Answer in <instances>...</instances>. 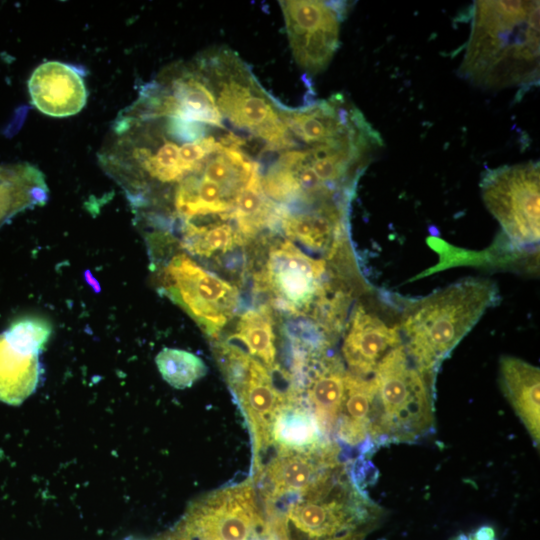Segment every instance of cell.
Segmentation results:
<instances>
[{"mask_svg": "<svg viewBox=\"0 0 540 540\" xmlns=\"http://www.w3.org/2000/svg\"><path fill=\"white\" fill-rule=\"evenodd\" d=\"M462 75L484 88L539 78V1H475Z\"/></svg>", "mask_w": 540, "mask_h": 540, "instance_id": "obj_1", "label": "cell"}, {"mask_svg": "<svg viewBox=\"0 0 540 540\" xmlns=\"http://www.w3.org/2000/svg\"><path fill=\"white\" fill-rule=\"evenodd\" d=\"M497 301L498 290L493 281L472 277L410 302L398 326L412 361L432 376L441 361Z\"/></svg>", "mask_w": 540, "mask_h": 540, "instance_id": "obj_2", "label": "cell"}, {"mask_svg": "<svg viewBox=\"0 0 540 540\" xmlns=\"http://www.w3.org/2000/svg\"><path fill=\"white\" fill-rule=\"evenodd\" d=\"M372 376L377 385L380 440L410 442L432 431V376L415 365L403 343L379 362Z\"/></svg>", "mask_w": 540, "mask_h": 540, "instance_id": "obj_3", "label": "cell"}, {"mask_svg": "<svg viewBox=\"0 0 540 540\" xmlns=\"http://www.w3.org/2000/svg\"><path fill=\"white\" fill-rule=\"evenodd\" d=\"M177 529L191 540H271L280 534L262 510L251 480L200 498Z\"/></svg>", "mask_w": 540, "mask_h": 540, "instance_id": "obj_4", "label": "cell"}, {"mask_svg": "<svg viewBox=\"0 0 540 540\" xmlns=\"http://www.w3.org/2000/svg\"><path fill=\"white\" fill-rule=\"evenodd\" d=\"M488 210L511 244L532 247L540 238V169L538 162L489 169L480 183Z\"/></svg>", "mask_w": 540, "mask_h": 540, "instance_id": "obj_5", "label": "cell"}, {"mask_svg": "<svg viewBox=\"0 0 540 540\" xmlns=\"http://www.w3.org/2000/svg\"><path fill=\"white\" fill-rule=\"evenodd\" d=\"M162 287L165 294L212 338L218 337L238 306L235 286L184 253L172 257L164 267Z\"/></svg>", "mask_w": 540, "mask_h": 540, "instance_id": "obj_6", "label": "cell"}, {"mask_svg": "<svg viewBox=\"0 0 540 540\" xmlns=\"http://www.w3.org/2000/svg\"><path fill=\"white\" fill-rule=\"evenodd\" d=\"M339 448L331 441L306 451L278 450L266 466H260L256 479L266 507L288 495L300 498L321 496L343 477Z\"/></svg>", "mask_w": 540, "mask_h": 540, "instance_id": "obj_7", "label": "cell"}, {"mask_svg": "<svg viewBox=\"0 0 540 540\" xmlns=\"http://www.w3.org/2000/svg\"><path fill=\"white\" fill-rule=\"evenodd\" d=\"M325 273V261L313 259L285 241L271 249L258 285L288 312L303 315L315 308V313L327 315L337 297L329 298Z\"/></svg>", "mask_w": 540, "mask_h": 540, "instance_id": "obj_8", "label": "cell"}, {"mask_svg": "<svg viewBox=\"0 0 540 540\" xmlns=\"http://www.w3.org/2000/svg\"><path fill=\"white\" fill-rule=\"evenodd\" d=\"M270 515L278 518L285 529L292 527L299 539L327 540L351 530L366 528V524L375 519L376 509L348 479L342 478L327 493L294 499L284 513Z\"/></svg>", "mask_w": 540, "mask_h": 540, "instance_id": "obj_9", "label": "cell"}, {"mask_svg": "<svg viewBox=\"0 0 540 540\" xmlns=\"http://www.w3.org/2000/svg\"><path fill=\"white\" fill-rule=\"evenodd\" d=\"M217 357L252 432L255 456L270 444V429L289 392L276 387L270 369L241 349L221 343Z\"/></svg>", "mask_w": 540, "mask_h": 540, "instance_id": "obj_10", "label": "cell"}, {"mask_svg": "<svg viewBox=\"0 0 540 540\" xmlns=\"http://www.w3.org/2000/svg\"><path fill=\"white\" fill-rule=\"evenodd\" d=\"M279 3L296 62L312 74L321 72L339 46L344 4L317 0Z\"/></svg>", "mask_w": 540, "mask_h": 540, "instance_id": "obj_11", "label": "cell"}, {"mask_svg": "<svg viewBox=\"0 0 540 540\" xmlns=\"http://www.w3.org/2000/svg\"><path fill=\"white\" fill-rule=\"evenodd\" d=\"M402 342L398 325L388 324L359 304L349 319L342 353L351 373L368 377L373 375L379 362Z\"/></svg>", "mask_w": 540, "mask_h": 540, "instance_id": "obj_12", "label": "cell"}, {"mask_svg": "<svg viewBox=\"0 0 540 540\" xmlns=\"http://www.w3.org/2000/svg\"><path fill=\"white\" fill-rule=\"evenodd\" d=\"M33 105L51 117H68L79 113L85 106L87 91L79 70L60 61L40 64L28 80Z\"/></svg>", "mask_w": 540, "mask_h": 540, "instance_id": "obj_13", "label": "cell"}, {"mask_svg": "<svg viewBox=\"0 0 540 540\" xmlns=\"http://www.w3.org/2000/svg\"><path fill=\"white\" fill-rule=\"evenodd\" d=\"M379 416L373 376L346 372L343 401L334 431L336 437L351 447L360 446L368 439L380 441Z\"/></svg>", "mask_w": 540, "mask_h": 540, "instance_id": "obj_14", "label": "cell"}, {"mask_svg": "<svg viewBox=\"0 0 540 540\" xmlns=\"http://www.w3.org/2000/svg\"><path fill=\"white\" fill-rule=\"evenodd\" d=\"M310 362L306 400L322 435L334 434L339 417L346 371L338 358L319 355Z\"/></svg>", "mask_w": 540, "mask_h": 540, "instance_id": "obj_15", "label": "cell"}, {"mask_svg": "<svg viewBox=\"0 0 540 540\" xmlns=\"http://www.w3.org/2000/svg\"><path fill=\"white\" fill-rule=\"evenodd\" d=\"M500 382L504 395L529 432L534 444L540 440L539 368L519 358L500 360Z\"/></svg>", "mask_w": 540, "mask_h": 540, "instance_id": "obj_16", "label": "cell"}, {"mask_svg": "<svg viewBox=\"0 0 540 540\" xmlns=\"http://www.w3.org/2000/svg\"><path fill=\"white\" fill-rule=\"evenodd\" d=\"M326 441L305 400L290 390L287 401L276 414L270 429V444L278 450L306 451Z\"/></svg>", "mask_w": 540, "mask_h": 540, "instance_id": "obj_17", "label": "cell"}, {"mask_svg": "<svg viewBox=\"0 0 540 540\" xmlns=\"http://www.w3.org/2000/svg\"><path fill=\"white\" fill-rule=\"evenodd\" d=\"M346 211L323 209L284 214L281 227L285 234L315 251H328L331 257L345 235Z\"/></svg>", "mask_w": 540, "mask_h": 540, "instance_id": "obj_18", "label": "cell"}, {"mask_svg": "<svg viewBox=\"0 0 540 540\" xmlns=\"http://www.w3.org/2000/svg\"><path fill=\"white\" fill-rule=\"evenodd\" d=\"M38 377V355L19 351L0 334V400L20 404L35 390Z\"/></svg>", "mask_w": 540, "mask_h": 540, "instance_id": "obj_19", "label": "cell"}, {"mask_svg": "<svg viewBox=\"0 0 540 540\" xmlns=\"http://www.w3.org/2000/svg\"><path fill=\"white\" fill-rule=\"evenodd\" d=\"M224 342L236 346L271 369L275 365L276 346L270 308L262 305L244 312L238 320L236 332Z\"/></svg>", "mask_w": 540, "mask_h": 540, "instance_id": "obj_20", "label": "cell"}, {"mask_svg": "<svg viewBox=\"0 0 540 540\" xmlns=\"http://www.w3.org/2000/svg\"><path fill=\"white\" fill-rule=\"evenodd\" d=\"M181 244L189 253L212 257L232 250L236 245L243 244L235 222L214 221L212 223L181 227Z\"/></svg>", "mask_w": 540, "mask_h": 540, "instance_id": "obj_21", "label": "cell"}, {"mask_svg": "<svg viewBox=\"0 0 540 540\" xmlns=\"http://www.w3.org/2000/svg\"><path fill=\"white\" fill-rule=\"evenodd\" d=\"M155 361L163 379L177 389L191 387L207 372L201 358L181 349L163 348Z\"/></svg>", "mask_w": 540, "mask_h": 540, "instance_id": "obj_22", "label": "cell"}, {"mask_svg": "<svg viewBox=\"0 0 540 540\" xmlns=\"http://www.w3.org/2000/svg\"><path fill=\"white\" fill-rule=\"evenodd\" d=\"M52 332L51 324L43 318L24 317L15 320L3 333L19 351L38 355Z\"/></svg>", "mask_w": 540, "mask_h": 540, "instance_id": "obj_23", "label": "cell"}, {"mask_svg": "<svg viewBox=\"0 0 540 540\" xmlns=\"http://www.w3.org/2000/svg\"><path fill=\"white\" fill-rule=\"evenodd\" d=\"M466 537L467 540H496L495 531L490 526H482Z\"/></svg>", "mask_w": 540, "mask_h": 540, "instance_id": "obj_24", "label": "cell"}, {"mask_svg": "<svg viewBox=\"0 0 540 540\" xmlns=\"http://www.w3.org/2000/svg\"><path fill=\"white\" fill-rule=\"evenodd\" d=\"M366 534V528H359L351 530L337 536L331 537L327 540H363L364 535Z\"/></svg>", "mask_w": 540, "mask_h": 540, "instance_id": "obj_25", "label": "cell"}, {"mask_svg": "<svg viewBox=\"0 0 540 540\" xmlns=\"http://www.w3.org/2000/svg\"><path fill=\"white\" fill-rule=\"evenodd\" d=\"M223 106V105H222ZM225 108V107H224ZM226 109V108H225ZM227 110V109H226ZM228 111V110H227ZM229 112V111H228ZM230 113V112H229ZM231 114V113H230ZM232 115V114H231ZM233 116V115H232ZM234 117V116H233ZM235 118V117H234ZM238 120V119H237ZM239 121V120H238ZM240 122V121H239ZM245 125V124H244ZM246 126V125H245ZM248 128V127H247Z\"/></svg>", "mask_w": 540, "mask_h": 540, "instance_id": "obj_26", "label": "cell"}]
</instances>
